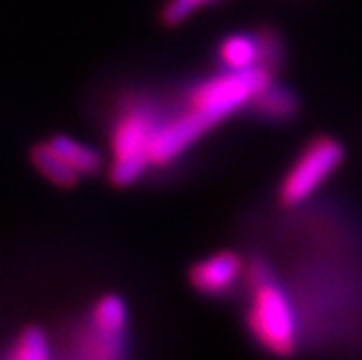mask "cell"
Here are the masks:
<instances>
[{"mask_svg": "<svg viewBox=\"0 0 362 360\" xmlns=\"http://www.w3.org/2000/svg\"><path fill=\"white\" fill-rule=\"evenodd\" d=\"M245 284L250 293L245 308V330L250 339L272 358H295L302 345L298 308L267 258L256 256L250 260Z\"/></svg>", "mask_w": 362, "mask_h": 360, "instance_id": "obj_1", "label": "cell"}, {"mask_svg": "<svg viewBox=\"0 0 362 360\" xmlns=\"http://www.w3.org/2000/svg\"><path fill=\"white\" fill-rule=\"evenodd\" d=\"M163 113L165 105L148 91H130L117 100L109 124L107 163L113 187L135 185L152 170L150 150Z\"/></svg>", "mask_w": 362, "mask_h": 360, "instance_id": "obj_2", "label": "cell"}, {"mask_svg": "<svg viewBox=\"0 0 362 360\" xmlns=\"http://www.w3.org/2000/svg\"><path fill=\"white\" fill-rule=\"evenodd\" d=\"M347 150L332 135H315L293 158L278 185V204L282 209H298L330 180L345 163Z\"/></svg>", "mask_w": 362, "mask_h": 360, "instance_id": "obj_3", "label": "cell"}, {"mask_svg": "<svg viewBox=\"0 0 362 360\" xmlns=\"http://www.w3.org/2000/svg\"><path fill=\"white\" fill-rule=\"evenodd\" d=\"M247 263L235 250L213 252L189 267V284L204 298H226L241 280H245Z\"/></svg>", "mask_w": 362, "mask_h": 360, "instance_id": "obj_4", "label": "cell"}, {"mask_svg": "<svg viewBox=\"0 0 362 360\" xmlns=\"http://www.w3.org/2000/svg\"><path fill=\"white\" fill-rule=\"evenodd\" d=\"M219 68L223 70H254L262 65V44L256 30H235L223 35L215 48Z\"/></svg>", "mask_w": 362, "mask_h": 360, "instance_id": "obj_5", "label": "cell"}, {"mask_svg": "<svg viewBox=\"0 0 362 360\" xmlns=\"http://www.w3.org/2000/svg\"><path fill=\"white\" fill-rule=\"evenodd\" d=\"M302 111L300 95L291 87L272 81L265 89H260L250 103L247 113L269 124H288Z\"/></svg>", "mask_w": 362, "mask_h": 360, "instance_id": "obj_6", "label": "cell"}, {"mask_svg": "<svg viewBox=\"0 0 362 360\" xmlns=\"http://www.w3.org/2000/svg\"><path fill=\"white\" fill-rule=\"evenodd\" d=\"M46 141L83 178L98 176L103 170H107V158H105V154L98 150V148H93L91 144H85V141H81V139H76L72 135H63V133H57V135L48 137Z\"/></svg>", "mask_w": 362, "mask_h": 360, "instance_id": "obj_7", "label": "cell"}, {"mask_svg": "<svg viewBox=\"0 0 362 360\" xmlns=\"http://www.w3.org/2000/svg\"><path fill=\"white\" fill-rule=\"evenodd\" d=\"M28 158L33 163V168L42 174V178H46L54 187L74 189L83 180V176L76 174L68 163L63 161V156L59 152H54V148L48 141H40L33 146L28 152Z\"/></svg>", "mask_w": 362, "mask_h": 360, "instance_id": "obj_8", "label": "cell"}, {"mask_svg": "<svg viewBox=\"0 0 362 360\" xmlns=\"http://www.w3.org/2000/svg\"><path fill=\"white\" fill-rule=\"evenodd\" d=\"M89 323L98 325V328L109 330V332H119L126 335L128 325V308L126 302L115 296V293H107L98 300L89 313Z\"/></svg>", "mask_w": 362, "mask_h": 360, "instance_id": "obj_9", "label": "cell"}, {"mask_svg": "<svg viewBox=\"0 0 362 360\" xmlns=\"http://www.w3.org/2000/svg\"><path fill=\"white\" fill-rule=\"evenodd\" d=\"M5 360H52V349H50V341L46 332L37 328V325L24 328L16 337Z\"/></svg>", "mask_w": 362, "mask_h": 360, "instance_id": "obj_10", "label": "cell"}, {"mask_svg": "<svg viewBox=\"0 0 362 360\" xmlns=\"http://www.w3.org/2000/svg\"><path fill=\"white\" fill-rule=\"evenodd\" d=\"M213 3H219V0H168L160 9V22L165 26H178Z\"/></svg>", "mask_w": 362, "mask_h": 360, "instance_id": "obj_11", "label": "cell"}]
</instances>
